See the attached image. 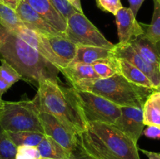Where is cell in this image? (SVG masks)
<instances>
[{"mask_svg": "<svg viewBox=\"0 0 160 159\" xmlns=\"http://www.w3.org/2000/svg\"><path fill=\"white\" fill-rule=\"evenodd\" d=\"M0 59L12 65L22 80L31 84L38 86L48 80L59 84V68L8 30L0 41Z\"/></svg>", "mask_w": 160, "mask_h": 159, "instance_id": "6da1fadb", "label": "cell"}, {"mask_svg": "<svg viewBox=\"0 0 160 159\" xmlns=\"http://www.w3.org/2000/svg\"><path fill=\"white\" fill-rule=\"evenodd\" d=\"M77 139L78 147L93 159H141L137 143L114 125L89 123Z\"/></svg>", "mask_w": 160, "mask_h": 159, "instance_id": "7a4b0ae2", "label": "cell"}, {"mask_svg": "<svg viewBox=\"0 0 160 159\" xmlns=\"http://www.w3.org/2000/svg\"><path fill=\"white\" fill-rule=\"evenodd\" d=\"M32 101L39 112L53 115L76 135L83 132L87 126L73 87L67 88L51 81H43L38 86L37 94Z\"/></svg>", "mask_w": 160, "mask_h": 159, "instance_id": "3957f363", "label": "cell"}, {"mask_svg": "<svg viewBox=\"0 0 160 159\" xmlns=\"http://www.w3.org/2000/svg\"><path fill=\"white\" fill-rule=\"evenodd\" d=\"M72 87L99 95L120 107L143 108L148 97L155 91L153 89L129 82L119 73L106 79L79 83L73 85Z\"/></svg>", "mask_w": 160, "mask_h": 159, "instance_id": "277c9868", "label": "cell"}, {"mask_svg": "<svg viewBox=\"0 0 160 159\" xmlns=\"http://www.w3.org/2000/svg\"><path fill=\"white\" fill-rule=\"evenodd\" d=\"M0 125L7 132L32 131L44 133L39 112L32 100L3 101Z\"/></svg>", "mask_w": 160, "mask_h": 159, "instance_id": "5b68a950", "label": "cell"}, {"mask_svg": "<svg viewBox=\"0 0 160 159\" xmlns=\"http://www.w3.org/2000/svg\"><path fill=\"white\" fill-rule=\"evenodd\" d=\"M73 89L78 107L85 122L114 125L120 115V107L95 94Z\"/></svg>", "mask_w": 160, "mask_h": 159, "instance_id": "8992f818", "label": "cell"}, {"mask_svg": "<svg viewBox=\"0 0 160 159\" xmlns=\"http://www.w3.org/2000/svg\"><path fill=\"white\" fill-rule=\"evenodd\" d=\"M65 36L77 45L105 48H112L114 46L84 13L79 12H74L67 20Z\"/></svg>", "mask_w": 160, "mask_h": 159, "instance_id": "52a82bcc", "label": "cell"}, {"mask_svg": "<svg viewBox=\"0 0 160 159\" xmlns=\"http://www.w3.org/2000/svg\"><path fill=\"white\" fill-rule=\"evenodd\" d=\"M114 57L124 59L141 70L154 85L156 90L160 85V68L147 62L130 44L114 45L112 48Z\"/></svg>", "mask_w": 160, "mask_h": 159, "instance_id": "ba28073f", "label": "cell"}, {"mask_svg": "<svg viewBox=\"0 0 160 159\" xmlns=\"http://www.w3.org/2000/svg\"><path fill=\"white\" fill-rule=\"evenodd\" d=\"M39 118L45 135L52 138L70 153L78 147L76 134L68 130L56 117L46 112H39Z\"/></svg>", "mask_w": 160, "mask_h": 159, "instance_id": "9c48e42d", "label": "cell"}, {"mask_svg": "<svg viewBox=\"0 0 160 159\" xmlns=\"http://www.w3.org/2000/svg\"><path fill=\"white\" fill-rule=\"evenodd\" d=\"M114 126L138 143L143 132V108L120 106V115Z\"/></svg>", "mask_w": 160, "mask_h": 159, "instance_id": "30bf717a", "label": "cell"}, {"mask_svg": "<svg viewBox=\"0 0 160 159\" xmlns=\"http://www.w3.org/2000/svg\"><path fill=\"white\" fill-rule=\"evenodd\" d=\"M23 24L29 29L45 36L58 35L62 33L53 27L45 19L34 11L28 3L20 0L15 9Z\"/></svg>", "mask_w": 160, "mask_h": 159, "instance_id": "8fae6325", "label": "cell"}, {"mask_svg": "<svg viewBox=\"0 0 160 159\" xmlns=\"http://www.w3.org/2000/svg\"><path fill=\"white\" fill-rule=\"evenodd\" d=\"M119 43L128 44L132 39L143 34L141 23L130 8L122 7L115 15Z\"/></svg>", "mask_w": 160, "mask_h": 159, "instance_id": "7c38bea8", "label": "cell"}, {"mask_svg": "<svg viewBox=\"0 0 160 159\" xmlns=\"http://www.w3.org/2000/svg\"><path fill=\"white\" fill-rule=\"evenodd\" d=\"M34 11L40 14L58 31L65 34L67 20L58 12L49 0H23Z\"/></svg>", "mask_w": 160, "mask_h": 159, "instance_id": "4fadbf2b", "label": "cell"}, {"mask_svg": "<svg viewBox=\"0 0 160 159\" xmlns=\"http://www.w3.org/2000/svg\"><path fill=\"white\" fill-rule=\"evenodd\" d=\"M52 50L62 64V69L71 63L76 56L78 45L66 37L65 34L46 36ZM61 69V70H62Z\"/></svg>", "mask_w": 160, "mask_h": 159, "instance_id": "5bb4252c", "label": "cell"}, {"mask_svg": "<svg viewBox=\"0 0 160 159\" xmlns=\"http://www.w3.org/2000/svg\"><path fill=\"white\" fill-rule=\"evenodd\" d=\"M128 44L147 62L160 68V42L151 41L142 34Z\"/></svg>", "mask_w": 160, "mask_h": 159, "instance_id": "9a60e30c", "label": "cell"}, {"mask_svg": "<svg viewBox=\"0 0 160 159\" xmlns=\"http://www.w3.org/2000/svg\"><path fill=\"white\" fill-rule=\"evenodd\" d=\"M72 86L84 81H92L99 79L90 64L81 62H71L67 67L60 70Z\"/></svg>", "mask_w": 160, "mask_h": 159, "instance_id": "2e32d148", "label": "cell"}, {"mask_svg": "<svg viewBox=\"0 0 160 159\" xmlns=\"http://www.w3.org/2000/svg\"><path fill=\"white\" fill-rule=\"evenodd\" d=\"M116 65H117V73L122 75L129 82L156 90V88L151 80L139 69L128 62V61L116 58Z\"/></svg>", "mask_w": 160, "mask_h": 159, "instance_id": "e0dca14e", "label": "cell"}, {"mask_svg": "<svg viewBox=\"0 0 160 159\" xmlns=\"http://www.w3.org/2000/svg\"><path fill=\"white\" fill-rule=\"evenodd\" d=\"M112 48L78 45L76 56L72 62H81L92 65L97 61L112 57Z\"/></svg>", "mask_w": 160, "mask_h": 159, "instance_id": "ac0fdd59", "label": "cell"}, {"mask_svg": "<svg viewBox=\"0 0 160 159\" xmlns=\"http://www.w3.org/2000/svg\"><path fill=\"white\" fill-rule=\"evenodd\" d=\"M42 157L52 159H70L72 153L62 147L52 138L45 135L37 146Z\"/></svg>", "mask_w": 160, "mask_h": 159, "instance_id": "d6986e66", "label": "cell"}, {"mask_svg": "<svg viewBox=\"0 0 160 159\" xmlns=\"http://www.w3.org/2000/svg\"><path fill=\"white\" fill-rule=\"evenodd\" d=\"M0 24L11 33H15L20 26H23L15 9L0 2Z\"/></svg>", "mask_w": 160, "mask_h": 159, "instance_id": "ffe728a7", "label": "cell"}, {"mask_svg": "<svg viewBox=\"0 0 160 159\" xmlns=\"http://www.w3.org/2000/svg\"><path fill=\"white\" fill-rule=\"evenodd\" d=\"M7 132L12 143L17 147H37L45 136V134L42 132H32V131H18V132Z\"/></svg>", "mask_w": 160, "mask_h": 159, "instance_id": "44dd1931", "label": "cell"}, {"mask_svg": "<svg viewBox=\"0 0 160 159\" xmlns=\"http://www.w3.org/2000/svg\"><path fill=\"white\" fill-rule=\"evenodd\" d=\"M154 1V11L152 19L149 25L141 23L143 29V35L152 42H160V2Z\"/></svg>", "mask_w": 160, "mask_h": 159, "instance_id": "7402d4cb", "label": "cell"}, {"mask_svg": "<svg viewBox=\"0 0 160 159\" xmlns=\"http://www.w3.org/2000/svg\"><path fill=\"white\" fill-rule=\"evenodd\" d=\"M92 65L99 79H106L117 73L116 58L113 55L97 61L92 64Z\"/></svg>", "mask_w": 160, "mask_h": 159, "instance_id": "603a6c76", "label": "cell"}, {"mask_svg": "<svg viewBox=\"0 0 160 159\" xmlns=\"http://www.w3.org/2000/svg\"><path fill=\"white\" fill-rule=\"evenodd\" d=\"M143 120L145 126H154L160 128V109L149 98L143 106Z\"/></svg>", "mask_w": 160, "mask_h": 159, "instance_id": "cb8c5ba5", "label": "cell"}, {"mask_svg": "<svg viewBox=\"0 0 160 159\" xmlns=\"http://www.w3.org/2000/svg\"><path fill=\"white\" fill-rule=\"evenodd\" d=\"M17 147L0 125V159H15Z\"/></svg>", "mask_w": 160, "mask_h": 159, "instance_id": "d4e9b609", "label": "cell"}, {"mask_svg": "<svg viewBox=\"0 0 160 159\" xmlns=\"http://www.w3.org/2000/svg\"><path fill=\"white\" fill-rule=\"evenodd\" d=\"M1 65H0V78L5 81L6 84L12 87L14 84L22 80L21 76L18 72L9 65L6 60L0 59Z\"/></svg>", "mask_w": 160, "mask_h": 159, "instance_id": "484cf974", "label": "cell"}, {"mask_svg": "<svg viewBox=\"0 0 160 159\" xmlns=\"http://www.w3.org/2000/svg\"><path fill=\"white\" fill-rule=\"evenodd\" d=\"M96 5L101 10L114 16L123 7L120 0H95Z\"/></svg>", "mask_w": 160, "mask_h": 159, "instance_id": "4316f807", "label": "cell"}, {"mask_svg": "<svg viewBox=\"0 0 160 159\" xmlns=\"http://www.w3.org/2000/svg\"><path fill=\"white\" fill-rule=\"evenodd\" d=\"M58 12L66 20L74 12H78L66 0H49Z\"/></svg>", "mask_w": 160, "mask_h": 159, "instance_id": "83f0119b", "label": "cell"}, {"mask_svg": "<svg viewBox=\"0 0 160 159\" xmlns=\"http://www.w3.org/2000/svg\"><path fill=\"white\" fill-rule=\"evenodd\" d=\"M143 134L145 137L151 139H160V128L154 126H148V127L143 130Z\"/></svg>", "mask_w": 160, "mask_h": 159, "instance_id": "f1b7e54d", "label": "cell"}, {"mask_svg": "<svg viewBox=\"0 0 160 159\" xmlns=\"http://www.w3.org/2000/svg\"><path fill=\"white\" fill-rule=\"evenodd\" d=\"M145 0H128V2L130 4V9L133 12L134 15L137 17V14L140 9L141 6L143 4Z\"/></svg>", "mask_w": 160, "mask_h": 159, "instance_id": "f546056e", "label": "cell"}, {"mask_svg": "<svg viewBox=\"0 0 160 159\" xmlns=\"http://www.w3.org/2000/svg\"><path fill=\"white\" fill-rule=\"evenodd\" d=\"M70 159H93L92 157L84 153L81 148L78 147L73 153H72V157Z\"/></svg>", "mask_w": 160, "mask_h": 159, "instance_id": "4dcf8cb0", "label": "cell"}, {"mask_svg": "<svg viewBox=\"0 0 160 159\" xmlns=\"http://www.w3.org/2000/svg\"><path fill=\"white\" fill-rule=\"evenodd\" d=\"M67 2H68L75 9H76L78 12H81V13H84L83 12V9L82 6H81V0H66Z\"/></svg>", "mask_w": 160, "mask_h": 159, "instance_id": "1f68e13d", "label": "cell"}, {"mask_svg": "<svg viewBox=\"0 0 160 159\" xmlns=\"http://www.w3.org/2000/svg\"><path fill=\"white\" fill-rule=\"evenodd\" d=\"M10 86L8 84H6L3 80H2L0 78V101H2V95L10 88Z\"/></svg>", "mask_w": 160, "mask_h": 159, "instance_id": "d6a6232c", "label": "cell"}, {"mask_svg": "<svg viewBox=\"0 0 160 159\" xmlns=\"http://www.w3.org/2000/svg\"><path fill=\"white\" fill-rule=\"evenodd\" d=\"M140 151H142L145 155H146L148 159H160V153L153 152V151H148L143 149H140Z\"/></svg>", "mask_w": 160, "mask_h": 159, "instance_id": "836d02e7", "label": "cell"}, {"mask_svg": "<svg viewBox=\"0 0 160 159\" xmlns=\"http://www.w3.org/2000/svg\"><path fill=\"white\" fill-rule=\"evenodd\" d=\"M148 98H149L160 109V91H156V90H155Z\"/></svg>", "mask_w": 160, "mask_h": 159, "instance_id": "e575fe53", "label": "cell"}, {"mask_svg": "<svg viewBox=\"0 0 160 159\" xmlns=\"http://www.w3.org/2000/svg\"><path fill=\"white\" fill-rule=\"evenodd\" d=\"M19 2H20V0H0V2L4 3L6 6H9L13 9H17Z\"/></svg>", "mask_w": 160, "mask_h": 159, "instance_id": "d590c367", "label": "cell"}, {"mask_svg": "<svg viewBox=\"0 0 160 159\" xmlns=\"http://www.w3.org/2000/svg\"><path fill=\"white\" fill-rule=\"evenodd\" d=\"M15 159H35V158L33 157L32 156L26 154V153L22 152V151L17 150V153H16V155H15Z\"/></svg>", "mask_w": 160, "mask_h": 159, "instance_id": "8d00e7d4", "label": "cell"}, {"mask_svg": "<svg viewBox=\"0 0 160 159\" xmlns=\"http://www.w3.org/2000/svg\"><path fill=\"white\" fill-rule=\"evenodd\" d=\"M2 107H3V101L2 100V101H0V113H1L2 109Z\"/></svg>", "mask_w": 160, "mask_h": 159, "instance_id": "74e56055", "label": "cell"}, {"mask_svg": "<svg viewBox=\"0 0 160 159\" xmlns=\"http://www.w3.org/2000/svg\"><path fill=\"white\" fill-rule=\"evenodd\" d=\"M40 159H52V158H48V157H41Z\"/></svg>", "mask_w": 160, "mask_h": 159, "instance_id": "f35d334b", "label": "cell"}, {"mask_svg": "<svg viewBox=\"0 0 160 159\" xmlns=\"http://www.w3.org/2000/svg\"><path fill=\"white\" fill-rule=\"evenodd\" d=\"M156 91H160V85H159V87H158L157 90H156Z\"/></svg>", "mask_w": 160, "mask_h": 159, "instance_id": "ab89813d", "label": "cell"}, {"mask_svg": "<svg viewBox=\"0 0 160 159\" xmlns=\"http://www.w3.org/2000/svg\"><path fill=\"white\" fill-rule=\"evenodd\" d=\"M157 1H159V2H160V0H157Z\"/></svg>", "mask_w": 160, "mask_h": 159, "instance_id": "60d3db41", "label": "cell"}]
</instances>
